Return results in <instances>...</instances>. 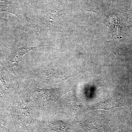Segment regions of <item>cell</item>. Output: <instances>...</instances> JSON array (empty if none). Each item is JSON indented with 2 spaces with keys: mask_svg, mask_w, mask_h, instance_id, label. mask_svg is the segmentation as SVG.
<instances>
[{
  "mask_svg": "<svg viewBox=\"0 0 132 132\" xmlns=\"http://www.w3.org/2000/svg\"><path fill=\"white\" fill-rule=\"evenodd\" d=\"M42 45L38 46L31 47L26 45L23 47L17 48L11 54L9 58V63L13 71V68L14 66L18 65V64L21 60L24 55L28 52L35 50L39 47H41Z\"/></svg>",
  "mask_w": 132,
  "mask_h": 132,
  "instance_id": "1",
  "label": "cell"
},
{
  "mask_svg": "<svg viewBox=\"0 0 132 132\" xmlns=\"http://www.w3.org/2000/svg\"><path fill=\"white\" fill-rule=\"evenodd\" d=\"M33 93L37 101L45 104H50L56 98L55 92L53 90L37 89Z\"/></svg>",
  "mask_w": 132,
  "mask_h": 132,
  "instance_id": "2",
  "label": "cell"
},
{
  "mask_svg": "<svg viewBox=\"0 0 132 132\" xmlns=\"http://www.w3.org/2000/svg\"><path fill=\"white\" fill-rule=\"evenodd\" d=\"M10 12L20 18L21 15L20 13L17 12L15 8L13 6L0 5V12Z\"/></svg>",
  "mask_w": 132,
  "mask_h": 132,
  "instance_id": "3",
  "label": "cell"
},
{
  "mask_svg": "<svg viewBox=\"0 0 132 132\" xmlns=\"http://www.w3.org/2000/svg\"><path fill=\"white\" fill-rule=\"evenodd\" d=\"M0 81L2 82V84H3V86H4L5 87H6L7 88H8L6 80H5V77H4L3 74L2 72L1 71V70H0Z\"/></svg>",
  "mask_w": 132,
  "mask_h": 132,
  "instance_id": "4",
  "label": "cell"
},
{
  "mask_svg": "<svg viewBox=\"0 0 132 132\" xmlns=\"http://www.w3.org/2000/svg\"><path fill=\"white\" fill-rule=\"evenodd\" d=\"M0 93L1 94V92H0Z\"/></svg>",
  "mask_w": 132,
  "mask_h": 132,
  "instance_id": "5",
  "label": "cell"
}]
</instances>
